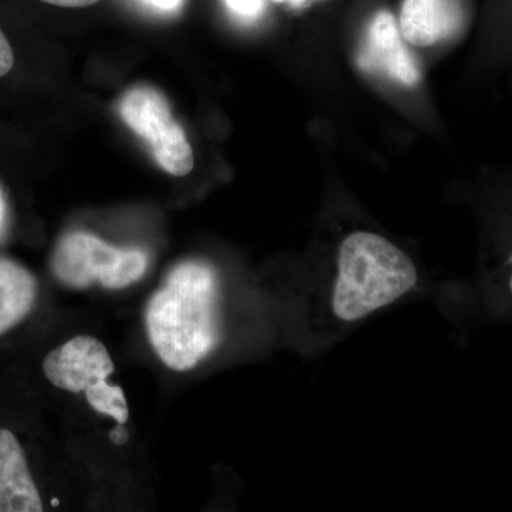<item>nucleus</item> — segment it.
I'll return each mask as SVG.
<instances>
[{
    "label": "nucleus",
    "mask_w": 512,
    "mask_h": 512,
    "mask_svg": "<svg viewBox=\"0 0 512 512\" xmlns=\"http://www.w3.org/2000/svg\"><path fill=\"white\" fill-rule=\"evenodd\" d=\"M220 289L214 269L181 262L148 301V339L165 366L187 372L217 349L221 339Z\"/></svg>",
    "instance_id": "1"
},
{
    "label": "nucleus",
    "mask_w": 512,
    "mask_h": 512,
    "mask_svg": "<svg viewBox=\"0 0 512 512\" xmlns=\"http://www.w3.org/2000/svg\"><path fill=\"white\" fill-rule=\"evenodd\" d=\"M417 281L412 258L393 242L373 232H353L339 249L333 315L340 322H359L402 299Z\"/></svg>",
    "instance_id": "2"
},
{
    "label": "nucleus",
    "mask_w": 512,
    "mask_h": 512,
    "mask_svg": "<svg viewBox=\"0 0 512 512\" xmlns=\"http://www.w3.org/2000/svg\"><path fill=\"white\" fill-rule=\"evenodd\" d=\"M146 269L144 252L111 247L87 232L60 239L52 258L53 274L73 289H87L96 282L107 289L127 288L140 281Z\"/></svg>",
    "instance_id": "3"
},
{
    "label": "nucleus",
    "mask_w": 512,
    "mask_h": 512,
    "mask_svg": "<svg viewBox=\"0 0 512 512\" xmlns=\"http://www.w3.org/2000/svg\"><path fill=\"white\" fill-rule=\"evenodd\" d=\"M121 119L146 141L157 164L175 177H184L194 168V153L185 131L175 121L170 104L153 87L128 90L119 104Z\"/></svg>",
    "instance_id": "4"
},
{
    "label": "nucleus",
    "mask_w": 512,
    "mask_h": 512,
    "mask_svg": "<svg viewBox=\"0 0 512 512\" xmlns=\"http://www.w3.org/2000/svg\"><path fill=\"white\" fill-rule=\"evenodd\" d=\"M43 370L57 389L80 393L107 380L113 373L114 363L100 340L80 335L50 352L43 362Z\"/></svg>",
    "instance_id": "5"
},
{
    "label": "nucleus",
    "mask_w": 512,
    "mask_h": 512,
    "mask_svg": "<svg viewBox=\"0 0 512 512\" xmlns=\"http://www.w3.org/2000/svg\"><path fill=\"white\" fill-rule=\"evenodd\" d=\"M357 62L362 69L382 73L403 86H416L420 80L419 67L404 45L396 19L387 10L370 22Z\"/></svg>",
    "instance_id": "6"
},
{
    "label": "nucleus",
    "mask_w": 512,
    "mask_h": 512,
    "mask_svg": "<svg viewBox=\"0 0 512 512\" xmlns=\"http://www.w3.org/2000/svg\"><path fill=\"white\" fill-rule=\"evenodd\" d=\"M464 18L461 0H403L399 29L410 45L429 47L456 35Z\"/></svg>",
    "instance_id": "7"
},
{
    "label": "nucleus",
    "mask_w": 512,
    "mask_h": 512,
    "mask_svg": "<svg viewBox=\"0 0 512 512\" xmlns=\"http://www.w3.org/2000/svg\"><path fill=\"white\" fill-rule=\"evenodd\" d=\"M43 503L12 431L0 429V512H42Z\"/></svg>",
    "instance_id": "8"
},
{
    "label": "nucleus",
    "mask_w": 512,
    "mask_h": 512,
    "mask_svg": "<svg viewBox=\"0 0 512 512\" xmlns=\"http://www.w3.org/2000/svg\"><path fill=\"white\" fill-rule=\"evenodd\" d=\"M37 285L28 269L0 258V335L22 322L35 305Z\"/></svg>",
    "instance_id": "9"
},
{
    "label": "nucleus",
    "mask_w": 512,
    "mask_h": 512,
    "mask_svg": "<svg viewBox=\"0 0 512 512\" xmlns=\"http://www.w3.org/2000/svg\"><path fill=\"white\" fill-rule=\"evenodd\" d=\"M86 392V399L96 412L113 417L117 423L124 424L128 420V407L123 389L110 386L106 380L93 384Z\"/></svg>",
    "instance_id": "10"
},
{
    "label": "nucleus",
    "mask_w": 512,
    "mask_h": 512,
    "mask_svg": "<svg viewBox=\"0 0 512 512\" xmlns=\"http://www.w3.org/2000/svg\"><path fill=\"white\" fill-rule=\"evenodd\" d=\"M232 12L244 18H254L262 9V0H227Z\"/></svg>",
    "instance_id": "11"
},
{
    "label": "nucleus",
    "mask_w": 512,
    "mask_h": 512,
    "mask_svg": "<svg viewBox=\"0 0 512 512\" xmlns=\"http://www.w3.org/2000/svg\"><path fill=\"white\" fill-rule=\"evenodd\" d=\"M15 56H13L12 46H10L8 37L0 29V77L6 76L13 69Z\"/></svg>",
    "instance_id": "12"
},
{
    "label": "nucleus",
    "mask_w": 512,
    "mask_h": 512,
    "mask_svg": "<svg viewBox=\"0 0 512 512\" xmlns=\"http://www.w3.org/2000/svg\"><path fill=\"white\" fill-rule=\"evenodd\" d=\"M42 2L49 3V5L53 6H59V8L79 9L92 6L94 3L99 2V0H42Z\"/></svg>",
    "instance_id": "13"
},
{
    "label": "nucleus",
    "mask_w": 512,
    "mask_h": 512,
    "mask_svg": "<svg viewBox=\"0 0 512 512\" xmlns=\"http://www.w3.org/2000/svg\"><path fill=\"white\" fill-rule=\"evenodd\" d=\"M147 2L157 9L174 10L181 5V2H183V0H147Z\"/></svg>",
    "instance_id": "14"
},
{
    "label": "nucleus",
    "mask_w": 512,
    "mask_h": 512,
    "mask_svg": "<svg viewBox=\"0 0 512 512\" xmlns=\"http://www.w3.org/2000/svg\"><path fill=\"white\" fill-rule=\"evenodd\" d=\"M110 439H111V441H113V443L124 444V443H126V441L128 439V433H127L126 429H124L123 426H119V427H117V429H114L113 431H111Z\"/></svg>",
    "instance_id": "15"
},
{
    "label": "nucleus",
    "mask_w": 512,
    "mask_h": 512,
    "mask_svg": "<svg viewBox=\"0 0 512 512\" xmlns=\"http://www.w3.org/2000/svg\"><path fill=\"white\" fill-rule=\"evenodd\" d=\"M276 2H289L292 3V5L302 6L305 5V3L312 2V0H276Z\"/></svg>",
    "instance_id": "16"
},
{
    "label": "nucleus",
    "mask_w": 512,
    "mask_h": 512,
    "mask_svg": "<svg viewBox=\"0 0 512 512\" xmlns=\"http://www.w3.org/2000/svg\"><path fill=\"white\" fill-rule=\"evenodd\" d=\"M3 220V202H2V195H0V224H2Z\"/></svg>",
    "instance_id": "17"
},
{
    "label": "nucleus",
    "mask_w": 512,
    "mask_h": 512,
    "mask_svg": "<svg viewBox=\"0 0 512 512\" xmlns=\"http://www.w3.org/2000/svg\"><path fill=\"white\" fill-rule=\"evenodd\" d=\"M52 504H53V507H57V505H59V501H57V500H53V501H52Z\"/></svg>",
    "instance_id": "18"
}]
</instances>
